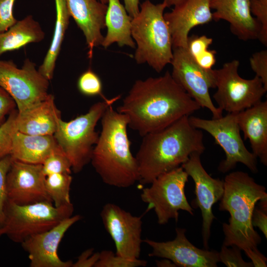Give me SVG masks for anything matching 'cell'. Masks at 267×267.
<instances>
[{
    "label": "cell",
    "instance_id": "6da1fadb",
    "mask_svg": "<svg viewBox=\"0 0 267 267\" xmlns=\"http://www.w3.org/2000/svg\"><path fill=\"white\" fill-rule=\"evenodd\" d=\"M201 108L167 71L162 76L136 81L117 111L143 136L162 129Z\"/></svg>",
    "mask_w": 267,
    "mask_h": 267
},
{
    "label": "cell",
    "instance_id": "7a4b0ae2",
    "mask_svg": "<svg viewBox=\"0 0 267 267\" xmlns=\"http://www.w3.org/2000/svg\"><path fill=\"white\" fill-rule=\"evenodd\" d=\"M188 117L142 136L135 156L141 184H150L159 176L181 166L192 154L204 151L203 133L190 124Z\"/></svg>",
    "mask_w": 267,
    "mask_h": 267
},
{
    "label": "cell",
    "instance_id": "3957f363",
    "mask_svg": "<svg viewBox=\"0 0 267 267\" xmlns=\"http://www.w3.org/2000/svg\"><path fill=\"white\" fill-rule=\"evenodd\" d=\"M101 131L93 147L90 162L105 184L127 188L139 180L138 167L131 151L128 121L112 105L101 118Z\"/></svg>",
    "mask_w": 267,
    "mask_h": 267
},
{
    "label": "cell",
    "instance_id": "277c9868",
    "mask_svg": "<svg viewBox=\"0 0 267 267\" xmlns=\"http://www.w3.org/2000/svg\"><path fill=\"white\" fill-rule=\"evenodd\" d=\"M224 191L219 209L227 211L228 223H223L222 244L236 246L243 251L258 248L262 239L252 224L256 203L267 198L266 187L257 183L247 173L232 172L223 180Z\"/></svg>",
    "mask_w": 267,
    "mask_h": 267
},
{
    "label": "cell",
    "instance_id": "5b68a950",
    "mask_svg": "<svg viewBox=\"0 0 267 267\" xmlns=\"http://www.w3.org/2000/svg\"><path fill=\"white\" fill-rule=\"evenodd\" d=\"M166 8L163 2L155 4L146 0L132 20V36L137 45L134 59L138 64L147 63L157 72L173 58L172 37L164 17Z\"/></svg>",
    "mask_w": 267,
    "mask_h": 267
},
{
    "label": "cell",
    "instance_id": "8992f818",
    "mask_svg": "<svg viewBox=\"0 0 267 267\" xmlns=\"http://www.w3.org/2000/svg\"><path fill=\"white\" fill-rule=\"evenodd\" d=\"M120 98L118 95L109 101L96 102L84 114L69 121H59L53 135L74 173H80L90 162L93 147L99 137L95 131L96 124L106 108Z\"/></svg>",
    "mask_w": 267,
    "mask_h": 267
},
{
    "label": "cell",
    "instance_id": "52a82bcc",
    "mask_svg": "<svg viewBox=\"0 0 267 267\" xmlns=\"http://www.w3.org/2000/svg\"><path fill=\"white\" fill-rule=\"evenodd\" d=\"M74 211L72 203L59 207L48 202L18 205L7 199L0 237L6 235L13 242L21 244L28 237L47 231L71 217Z\"/></svg>",
    "mask_w": 267,
    "mask_h": 267
},
{
    "label": "cell",
    "instance_id": "ba28073f",
    "mask_svg": "<svg viewBox=\"0 0 267 267\" xmlns=\"http://www.w3.org/2000/svg\"><path fill=\"white\" fill-rule=\"evenodd\" d=\"M188 120L193 127L210 134L224 151L225 157L219 165L220 172L228 173L241 163L253 173L258 172L257 158L246 148L241 136L236 113H228L212 119L189 116Z\"/></svg>",
    "mask_w": 267,
    "mask_h": 267
},
{
    "label": "cell",
    "instance_id": "9c48e42d",
    "mask_svg": "<svg viewBox=\"0 0 267 267\" xmlns=\"http://www.w3.org/2000/svg\"><path fill=\"white\" fill-rule=\"evenodd\" d=\"M188 177L180 166L159 176L150 187L142 189L141 199L148 204V210H154L159 224H165L171 219L177 222L180 210L193 215L184 191Z\"/></svg>",
    "mask_w": 267,
    "mask_h": 267
},
{
    "label": "cell",
    "instance_id": "30bf717a",
    "mask_svg": "<svg viewBox=\"0 0 267 267\" xmlns=\"http://www.w3.org/2000/svg\"><path fill=\"white\" fill-rule=\"evenodd\" d=\"M239 61L233 60L215 69L217 90L213 98L220 110L237 113L262 101L266 89L257 76L252 79L241 77L238 73Z\"/></svg>",
    "mask_w": 267,
    "mask_h": 267
},
{
    "label": "cell",
    "instance_id": "8fae6325",
    "mask_svg": "<svg viewBox=\"0 0 267 267\" xmlns=\"http://www.w3.org/2000/svg\"><path fill=\"white\" fill-rule=\"evenodd\" d=\"M49 81L26 58L21 68L12 60H0V87L14 99L21 113L45 99L49 95Z\"/></svg>",
    "mask_w": 267,
    "mask_h": 267
},
{
    "label": "cell",
    "instance_id": "7c38bea8",
    "mask_svg": "<svg viewBox=\"0 0 267 267\" xmlns=\"http://www.w3.org/2000/svg\"><path fill=\"white\" fill-rule=\"evenodd\" d=\"M174 80L201 108H206L212 118L222 116V111L215 106L210 95V89L216 88L214 69L200 67L188 52L187 48H173L171 62Z\"/></svg>",
    "mask_w": 267,
    "mask_h": 267
},
{
    "label": "cell",
    "instance_id": "4fadbf2b",
    "mask_svg": "<svg viewBox=\"0 0 267 267\" xmlns=\"http://www.w3.org/2000/svg\"><path fill=\"white\" fill-rule=\"evenodd\" d=\"M100 215L105 230L114 242L116 254L139 259L143 242L142 217L133 216L112 203L103 206Z\"/></svg>",
    "mask_w": 267,
    "mask_h": 267
},
{
    "label": "cell",
    "instance_id": "5bb4252c",
    "mask_svg": "<svg viewBox=\"0 0 267 267\" xmlns=\"http://www.w3.org/2000/svg\"><path fill=\"white\" fill-rule=\"evenodd\" d=\"M201 155L198 153L192 154L181 166L194 182L196 198L194 203L201 211L203 244L205 249H208L211 226L216 218L212 207L223 195L224 182L219 178H212L206 172L201 161Z\"/></svg>",
    "mask_w": 267,
    "mask_h": 267
},
{
    "label": "cell",
    "instance_id": "9a60e30c",
    "mask_svg": "<svg viewBox=\"0 0 267 267\" xmlns=\"http://www.w3.org/2000/svg\"><path fill=\"white\" fill-rule=\"evenodd\" d=\"M42 164L13 159L6 179L7 199L18 205L51 202L45 186Z\"/></svg>",
    "mask_w": 267,
    "mask_h": 267
},
{
    "label": "cell",
    "instance_id": "2e32d148",
    "mask_svg": "<svg viewBox=\"0 0 267 267\" xmlns=\"http://www.w3.org/2000/svg\"><path fill=\"white\" fill-rule=\"evenodd\" d=\"M186 231L184 228H176V237L171 241L143 240L152 249L148 256L168 259L176 267H217L220 262L219 252L196 247L187 238Z\"/></svg>",
    "mask_w": 267,
    "mask_h": 267
},
{
    "label": "cell",
    "instance_id": "e0dca14e",
    "mask_svg": "<svg viewBox=\"0 0 267 267\" xmlns=\"http://www.w3.org/2000/svg\"><path fill=\"white\" fill-rule=\"evenodd\" d=\"M82 219L79 215L72 216L51 229L32 235L21 243L28 253L31 267H72L73 262L59 258L58 249L65 233Z\"/></svg>",
    "mask_w": 267,
    "mask_h": 267
},
{
    "label": "cell",
    "instance_id": "ac0fdd59",
    "mask_svg": "<svg viewBox=\"0 0 267 267\" xmlns=\"http://www.w3.org/2000/svg\"><path fill=\"white\" fill-rule=\"evenodd\" d=\"M211 0H184L172 11L164 14L171 33L173 48H186L191 29L213 20Z\"/></svg>",
    "mask_w": 267,
    "mask_h": 267
},
{
    "label": "cell",
    "instance_id": "d6986e66",
    "mask_svg": "<svg viewBox=\"0 0 267 267\" xmlns=\"http://www.w3.org/2000/svg\"><path fill=\"white\" fill-rule=\"evenodd\" d=\"M70 17L83 32L88 48V56H92L94 47L101 45L105 27L107 5L99 0H65Z\"/></svg>",
    "mask_w": 267,
    "mask_h": 267
},
{
    "label": "cell",
    "instance_id": "ffe728a7",
    "mask_svg": "<svg viewBox=\"0 0 267 267\" xmlns=\"http://www.w3.org/2000/svg\"><path fill=\"white\" fill-rule=\"evenodd\" d=\"M213 19L227 21L233 34L243 41L260 39L261 26L254 18L250 0H211Z\"/></svg>",
    "mask_w": 267,
    "mask_h": 267
},
{
    "label": "cell",
    "instance_id": "44dd1931",
    "mask_svg": "<svg viewBox=\"0 0 267 267\" xmlns=\"http://www.w3.org/2000/svg\"><path fill=\"white\" fill-rule=\"evenodd\" d=\"M237 120L244 135L249 140L252 153L267 166V101L259 103L236 113Z\"/></svg>",
    "mask_w": 267,
    "mask_h": 267
},
{
    "label": "cell",
    "instance_id": "7402d4cb",
    "mask_svg": "<svg viewBox=\"0 0 267 267\" xmlns=\"http://www.w3.org/2000/svg\"><path fill=\"white\" fill-rule=\"evenodd\" d=\"M61 111L56 107L51 94L44 100L25 111L18 113V131L32 135H54L59 121Z\"/></svg>",
    "mask_w": 267,
    "mask_h": 267
},
{
    "label": "cell",
    "instance_id": "603a6c76",
    "mask_svg": "<svg viewBox=\"0 0 267 267\" xmlns=\"http://www.w3.org/2000/svg\"><path fill=\"white\" fill-rule=\"evenodd\" d=\"M60 151L53 135H32L17 131L13 138L10 155L19 161L42 164L49 155Z\"/></svg>",
    "mask_w": 267,
    "mask_h": 267
},
{
    "label": "cell",
    "instance_id": "cb8c5ba5",
    "mask_svg": "<svg viewBox=\"0 0 267 267\" xmlns=\"http://www.w3.org/2000/svg\"><path fill=\"white\" fill-rule=\"evenodd\" d=\"M108 3L105 17L107 32L101 45L106 48L116 43L120 46H128L135 48V43L131 33L133 18L120 0H108Z\"/></svg>",
    "mask_w": 267,
    "mask_h": 267
},
{
    "label": "cell",
    "instance_id": "d4e9b609",
    "mask_svg": "<svg viewBox=\"0 0 267 267\" xmlns=\"http://www.w3.org/2000/svg\"><path fill=\"white\" fill-rule=\"evenodd\" d=\"M44 37L40 23L29 15L0 33V56L5 52L17 50L28 44L40 42Z\"/></svg>",
    "mask_w": 267,
    "mask_h": 267
},
{
    "label": "cell",
    "instance_id": "484cf974",
    "mask_svg": "<svg viewBox=\"0 0 267 267\" xmlns=\"http://www.w3.org/2000/svg\"><path fill=\"white\" fill-rule=\"evenodd\" d=\"M55 3L56 20L52 39L43 62L38 69L49 81L53 78L56 62L70 18L65 0H55Z\"/></svg>",
    "mask_w": 267,
    "mask_h": 267
},
{
    "label": "cell",
    "instance_id": "4316f807",
    "mask_svg": "<svg viewBox=\"0 0 267 267\" xmlns=\"http://www.w3.org/2000/svg\"><path fill=\"white\" fill-rule=\"evenodd\" d=\"M72 181V177L69 174H53L45 177V188L54 206L72 203L70 196Z\"/></svg>",
    "mask_w": 267,
    "mask_h": 267
},
{
    "label": "cell",
    "instance_id": "83f0119b",
    "mask_svg": "<svg viewBox=\"0 0 267 267\" xmlns=\"http://www.w3.org/2000/svg\"><path fill=\"white\" fill-rule=\"evenodd\" d=\"M17 109H14L0 126V159L10 155L13 138L18 131Z\"/></svg>",
    "mask_w": 267,
    "mask_h": 267
},
{
    "label": "cell",
    "instance_id": "f1b7e54d",
    "mask_svg": "<svg viewBox=\"0 0 267 267\" xmlns=\"http://www.w3.org/2000/svg\"><path fill=\"white\" fill-rule=\"evenodd\" d=\"M79 91L86 96H100L103 100L109 101L102 93V84L99 76L91 69H89L79 77L77 82Z\"/></svg>",
    "mask_w": 267,
    "mask_h": 267
},
{
    "label": "cell",
    "instance_id": "f546056e",
    "mask_svg": "<svg viewBox=\"0 0 267 267\" xmlns=\"http://www.w3.org/2000/svg\"><path fill=\"white\" fill-rule=\"evenodd\" d=\"M146 260L129 259L116 254L111 250L99 252V257L94 267H140L146 266Z\"/></svg>",
    "mask_w": 267,
    "mask_h": 267
},
{
    "label": "cell",
    "instance_id": "4dcf8cb0",
    "mask_svg": "<svg viewBox=\"0 0 267 267\" xmlns=\"http://www.w3.org/2000/svg\"><path fill=\"white\" fill-rule=\"evenodd\" d=\"M44 175L64 173L71 174V163L62 151L54 152L49 155L42 164Z\"/></svg>",
    "mask_w": 267,
    "mask_h": 267
},
{
    "label": "cell",
    "instance_id": "1f68e13d",
    "mask_svg": "<svg viewBox=\"0 0 267 267\" xmlns=\"http://www.w3.org/2000/svg\"><path fill=\"white\" fill-rule=\"evenodd\" d=\"M241 250L236 246L222 245L219 252L220 262L227 267H253L251 262H246L241 255Z\"/></svg>",
    "mask_w": 267,
    "mask_h": 267
},
{
    "label": "cell",
    "instance_id": "d6a6232c",
    "mask_svg": "<svg viewBox=\"0 0 267 267\" xmlns=\"http://www.w3.org/2000/svg\"><path fill=\"white\" fill-rule=\"evenodd\" d=\"M250 10L252 14L261 26V34L260 41L264 45H267V0H250Z\"/></svg>",
    "mask_w": 267,
    "mask_h": 267
},
{
    "label": "cell",
    "instance_id": "836d02e7",
    "mask_svg": "<svg viewBox=\"0 0 267 267\" xmlns=\"http://www.w3.org/2000/svg\"><path fill=\"white\" fill-rule=\"evenodd\" d=\"M13 159L10 155L0 159V226L4 220V209L7 200L6 179Z\"/></svg>",
    "mask_w": 267,
    "mask_h": 267
},
{
    "label": "cell",
    "instance_id": "e575fe53",
    "mask_svg": "<svg viewBox=\"0 0 267 267\" xmlns=\"http://www.w3.org/2000/svg\"><path fill=\"white\" fill-rule=\"evenodd\" d=\"M250 64L256 76L261 79L267 89V50L253 53L250 58Z\"/></svg>",
    "mask_w": 267,
    "mask_h": 267
},
{
    "label": "cell",
    "instance_id": "d590c367",
    "mask_svg": "<svg viewBox=\"0 0 267 267\" xmlns=\"http://www.w3.org/2000/svg\"><path fill=\"white\" fill-rule=\"evenodd\" d=\"M15 0H0V33L6 31L17 21L13 15Z\"/></svg>",
    "mask_w": 267,
    "mask_h": 267
},
{
    "label": "cell",
    "instance_id": "8d00e7d4",
    "mask_svg": "<svg viewBox=\"0 0 267 267\" xmlns=\"http://www.w3.org/2000/svg\"><path fill=\"white\" fill-rule=\"evenodd\" d=\"M212 43L213 39L206 36H193L188 38L186 48L189 54L194 58L208 50Z\"/></svg>",
    "mask_w": 267,
    "mask_h": 267
},
{
    "label": "cell",
    "instance_id": "74e56055",
    "mask_svg": "<svg viewBox=\"0 0 267 267\" xmlns=\"http://www.w3.org/2000/svg\"><path fill=\"white\" fill-rule=\"evenodd\" d=\"M16 107L14 99L0 87V126L5 121L6 116L8 115Z\"/></svg>",
    "mask_w": 267,
    "mask_h": 267
},
{
    "label": "cell",
    "instance_id": "f35d334b",
    "mask_svg": "<svg viewBox=\"0 0 267 267\" xmlns=\"http://www.w3.org/2000/svg\"><path fill=\"white\" fill-rule=\"evenodd\" d=\"M99 257V252H94L93 248L88 249L77 258L72 267H94Z\"/></svg>",
    "mask_w": 267,
    "mask_h": 267
},
{
    "label": "cell",
    "instance_id": "ab89813d",
    "mask_svg": "<svg viewBox=\"0 0 267 267\" xmlns=\"http://www.w3.org/2000/svg\"><path fill=\"white\" fill-rule=\"evenodd\" d=\"M252 224L253 226L257 227L266 238H267V211L255 207L252 216Z\"/></svg>",
    "mask_w": 267,
    "mask_h": 267
},
{
    "label": "cell",
    "instance_id": "60d3db41",
    "mask_svg": "<svg viewBox=\"0 0 267 267\" xmlns=\"http://www.w3.org/2000/svg\"><path fill=\"white\" fill-rule=\"evenodd\" d=\"M215 50H207L198 56L193 58L196 63L202 68L211 70L216 63Z\"/></svg>",
    "mask_w": 267,
    "mask_h": 267
},
{
    "label": "cell",
    "instance_id": "b9f144b4",
    "mask_svg": "<svg viewBox=\"0 0 267 267\" xmlns=\"http://www.w3.org/2000/svg\"><path fill=\"white\" fill-rule=\"evenodd\" d=\"M245 255L249 258L254 267H267V259L258 250V248L248 249L244 251Z\"/></svg>",
    "mask_w": 267,
    "mask_h": 267
},
{
    "label": "cell",
    "instance_id": "7bdbcfd3",
    "mask_svg": "<svg viewBox=\"0 0 267 267\" xmlns=\"http://www.w3.org/2000/svg\"><path fill=\"white\" fill-rule=\"evenodd\" d=\"M125 8L128 14L132 18L136 16L139 12V0H124Z\"/></svg>",
    "mask_w": 267,
    "mask_h": 267
},
{
    "label": "cell",
    "instance_id": "ee69618b",
    "mask_svg": "<svg viewBox=\"0 0 267 267\" xmlns=\"http://www.w3.org/2000/svg\"><path fill=\"white\" fill-rule=\"evenodd\" d=\"M163 259L160 261H156V266L158 267H176L175 264L171 260L163 258Z\"/></svg>",
    "mask_w": 267,
    "mask_h": 267
},
{
    "label": "cell",
    "instance_id": "f6af8a7d",
    "mask_svg": "<svg viewBox=\"0 0 267 267\" xmlns=\"http://www.w3.org/2000/svg\"><path fill=\"white\" fill-rule=\"evenodd\" d=\"M184 0H164L163 2L166 5V7H169L171 6H176L181 2H182Z\"/></svg>",
    "mask_w": 267,
    "mask_h": 267
},
{
    "label": "cell",
    "instance_id": "bcb514c9",
    "mask_svg": "<svg viewBox=\"0 0 267 267\" xmlns=\"http://www.w3.org/2000/svg\"><path fill=\"white\" fill-rule=\"evenodd\" d=\"M99 0L101 1V2L105 4L108 3V0Z\"/></svg>",
    "mask_w": 267,
    "mask_h": 267
}]
</instances>
